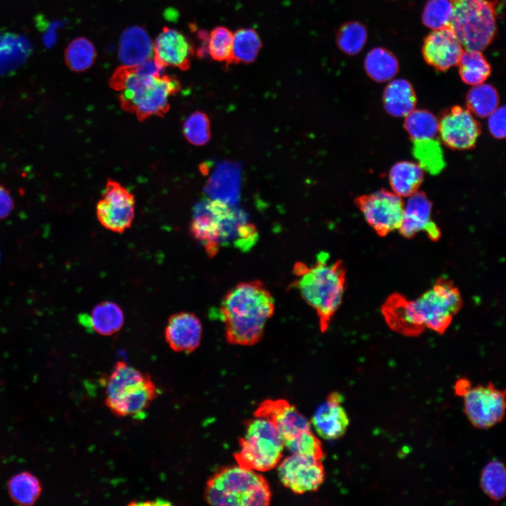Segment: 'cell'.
Returning a JSON list of instances; mask_svg holds the SVG:
<instances>
[{
	"label": "cell",
	"mask_w": 506,
	"mask_h": 506,
	"mask_svg": "<svg viewBox=\"0 0 506 506\" xmlns=\"http://www.w3.org/2000/svg\"><path fill=\"white\" fill-rule=\"evenodd\" d=\"M462 304L459 289L449 279L441 278L415 299L392 294L382 312L389 327L401 335L415 337L425 329L443 334Z\"/></svg>",
	"instance_id": "6da1fadb"
},
{
	"label": "cell",
	"mask_w": 506,
	"mask_h": 506,
	"mask_svg": "<svg viewBox=\"0 0 506 506\" xmlns=\"http://www.w3.org/2000/svg\"><path fill=\"white\" fill-rule=\"evenodd\" d=\"M274 311V298L263 282L238 283L226 292L220 305L226 341L239 346L257 344Z\"/></svg>",
	"instance_id": "7a4b0ae2"
},
{
	"label": "cell",
	"mask_w": 506,
	"mask_h": 506,
	"mask_svg": "<svg viewBox=\"0 0 506 506\" xmlns=\"http://www.w3.org/2000/svg\"><path fill=\"white\" fill-rule=\"evenodd\" d=\"M296 288L318 318L322 333L327 332L340 307L346 289V271L342 260L329 261L326 255L312 265L296 262L292 268Z\"/></svg>",
	"instance_id": "3957f363"
},
{
	"label": "cell",
	"mask_w": 506,
	"mask_h": 506,
	"mask_svg": "<svg viewBox=\"0 0 506 506\" xmlns=\"http://www.w3.org/2000/svg\"><path fill=\"white\" fill-rule=\"evenodd\" d=\"M112 89L119 92L122 108L139 121L151 116L163 117L169 110V99L181 88L179 81L167 74L148 75L136 66L122 65L110 79Z\"/></svg>",
	"instance_id": "277c9868"
},
{
	"label": "cell",
	"mask_w": 506,
	"mask_h": 506,
	"mask_svg": "<svg viewBox=\"0 0 506 506\" xmlns=\"http://www.w3.org/2000/svg\"><path fill=\"white\" fill-rule=\"evenodd\" d=\"M190 231L209 258L217 254L225 242L247 247L257 238L256 228L241 210L216 199H205L197 204Z\"/></svg>",
	"instance_id": "5b68a950"
},
{
	"label": "cell",
	"mask_w": 506,
	"mask_h": 506,
	"mask_svg": "<svg viewBox=\"0 0 506 506\" xmlns=\"http://www.w3.org/2000/svg\"><path fill=\"white\" fill-rule=\"evenodd\" d=\"M205 500L217 506H266L271 491L266 479L238 465L218 469L207 481Z\"/></svg>",
	"instance_id": "8992f818"
},
{
	"label": "cell",
	"mask_w": 506,
	"mask_h": 506,
	"mask_svg": "<svg viewBox=\"0 0 506 506\" xmlns=\"http://www.w3.org/2000/svg\"><path fill=\"white\" fill-rule=\"evenodd\" d=\"M157 394L149 375L119 361L107 379L105 402L117 416L141 418Z\"/></svg>",
	"instance_id": "52a82bcc"
},
{
	"label": "cell",
	"mask_w": 506,
	"mask_h": 506,
	"mask_svg": "<svg viewBox=\"0 0 506 506\" xmlns=\"http://www.w3.org/2000/svg\"><path fill=\"white\" fill-rule=\"evenodd\" d=\"M453 8L450 28L465 50L483 51L497 31V0H449Z\"/></svg>",
	"instance_id": "ba28073f"
},
{
	"label": "cell",
	"mask_w": 506,
	"mask_h": 506,
	"mask_svg": "<svg viewBox=\"0 0 506 506\" xmlns=\"http://www.w3.org/2000/svg\"><path fill=\"white\" fill-rule=\"evenodd\" d=\"M240 449L234 454L237 464L256 472L276 467L285 448L281 436L267 420L254 417L245 424V434L239 439Z\"/></svg>",
	"instance_id": "9c48e42d"
},
{
	"label": "cell",
	"mask_w": 506,
	"mask_h": 506,
	"mask_svg": "<svg viewBox=\"0 0 506 506\" xmlns=\"http://www.w3.org/2000/svg\"><path fill=\"white\" fill-rule=\"evenodd\" d=\"M355 203L378 235L384 237L398 229L404 203L401 197L394 192L382 189L358 197Z\"/></svg>",
	"instance_id": "30bf717a"
},
{
	"label": "cell",
	"mask_w": 506,
	"mask_h": 506,
	"mask_svg": "<svg viewBox=\"0 0 506 506\" xmlns=\"http://www.w3.org/2000/svg\"><path fill=\"white\" fill-rule=\"evenodd\" d=\"M463 398L464 413L475 428H491L505 417V390L498 389L491 382L486 385L472 387Z\"/></svg>",
	"instance_id": "8fae6325"
},
{
	"label": "cell",
	"mask_w": 506,
	"mask_h": 506,
	"mask_svg": "<svg viewBox=\"0 0 506 506\" xmlns=\"http://www.w3.org/2000/svg\"><path fill=\"white\" fill-rule=\"evenodd\" d=\"M134 215V196L119 183L108 179L96 205L100 224L111 231L123 233L131 226Z\"/></svg>",
	"instance_id": "7c38bea8"
},
{
	"label": "cell",
	"mask_w": 506,
	"mask_h": 506,
	"mask_svg": "<svg viewBox=\"0 0 506 506\" xmlns=\"http://www.w3.org/2000/svg\"><path fill=\"white\" fill-rule=\"evenodd\" d=\"M277 467L283 485L296 494L317 491L325 478L321 460L305 455L292 453Z\"/></svg>",
	"instance_id": "4fadbf2b"
},
{
	"label": "cell",
	"mask_w": 506,
	"mask_h": 506,
	"mask_svg": "<svg viewBox=\"0 0 506 506\" xmlns=\"http://www.w3.org/2000/svg\"><path fill=\"white\" fill-rule=\"evenodd\" d=\"M254 417L268 420L277 429L285 446L311 431V422L285 399H266L254 412Z\"/></svg>",
	"instance_id": "5bb4252c"
},
{
	"label": "cell",
	"mask_w": 506,
	"mask_h": 506,
	"mask_svg": "<svg viewBox=\"0 0 506 506\" xmlns=\"http://www.w3.org/2000/svg\"><path fill=\"white\" fill-rule=\"evenodd\" d=\"M479 122L467 108L454 106L439 120V134L448 147L466 150L474 146L480 134Z\"/></svg>",
	"instance_id": "9a60e30c"
},
{
	"label": "cell",
	"mask_w": 506,
	"mask_h": 506,
	"mask_svg": "<svg viewBox=\"0 0 506 506\" xmlns=\"http://www.w3.org/2000/svg\"><path fill=\"white\" fill-rule=\"evenodd\" d=\"M464 48L450 27L431 32L424 39L422 53L425 62L444 72L458 65Z\"/></svg>",
	"instance_id": "2e32d148"
},
{
	"label": "cell",
	"mask_w": 506,
	"mask_h": 506,
	"mask_svg": "<svg viewBox=\"0 0 506 506\" xmlns=\"http://www.w3.org/2000/svg\"><path fill=\"white\" fill-rule=\"evenodd\" d=\"M408 197L398 229L401 235L412 238L419 232L424 231L430 240L437 241L441 237V231L432 219L430 200L424 193L419 191Z\"/></svg>",
	"instance_id": "e0dca14e"
},
{
	"label": "cell",
	"mask_w": 506,
	"mask_h": 506,
	"mask_svg": "<svg viewBox=\"0 0 506 506\" xmlns=\"http://www.w3.org/2000/svg\"><path fill=\"white\" fill-rule=\"evenodd\" d=\"M194 52L193 45L183 34L167 27H163L153 44V57L164 67L187 70Z\"/></svg>",
	"instance_id": "ac0fdd59"
},
{
	"label": "cell",
	"mask_w": 506,
	"mask_h": 506,
	"mask_svg": "<svg viewBox=\"0 0 506 506\" xmlns=\"http://www.w3.org/2000/svg\"><path fill=\"white\" fill-rule=\"evenodd\" d=\"M343 397L332 392L316 410L311 424L323 439L335 440L342 437L349 425V415L342 406Z\"/></svg>",
	"instance_id": "d6986e66"
},
{
	"label": "cell",
	"mask_w": 506,
	"mask_h": 506,
	"mask_svg": "<svg viewBox=\"0 0 506 506\" xmlns=\"http://www.w3.org/2000/svg\"><path fill=\"white\" fill-rule=\"evenodd\" d=\"M202 325L195 314L181 312L170 316L164 330L166 342L177 352L190 353L200 344Z\"/></svg>",
	"instance_id": "ffe728a7"
},
{
	"label": "cell",
	"mask_w": 506,
	"mask_h": 506,
	"mask_svg": "<svg viewBox=\"0 0 506 506\" xmlns=\"http://www.w3.org/2000/svg\"><path fill=\"white\" fill-rule=\"evenodd\" d=\"M118 56L123 65L135 66L154 56L153 44L146 30L132 26L122 33Z\"/></svg>",
	"instance_id": "44dd1931"
},
{
	"label": "cell",
	"mask_w": 506,
	"mask_h": 506,
	"mask_svg": "<svg viewBox=\"0 0 506 506\" xmlns=\"http://www.w3.org/2000/svg\"><path fill=\"white\" fill-rule=\"evenodd\" d=\"M384 109L393 117H405L415 107L417 98L411 84L404 79L391 80L383 93Z\"/></svg>",
	"instance_id": "7402d4cb"
},
{
	"label": "cell",
	"mask_w": 506,
	"mask_h": 506,
	"mask_svg": "<svg viewBox=\"0 0 506 506\" xmlns=\"http://www.w3.org/2000/svg\"><path fill=\"white\" fill-rule=\"evenodd\" d=\"M423 178L419 164L409 161L396 163L389 174L391 189L400 197H408L418 191Z\"/></svg>",
	"instance_id": "603a6c76"
},
{
	"label": "cell",
	"mask_w": 506,
	"mask_h": 506,
	"mask_svg": "<svg viewBox=\"0 0 506 506\" xmlns=\"http://www.w3.org/2000/svg\"><path fill=\"white\" fill-rule=\"evenodd\" d=\"M364 68L368 77L377 82L392 79L399 70L396 57L388 49L375 47L366 55Z\"/></svg>",
	"instance_id": "cb8c5ba5"
},
{
	"label": "cell",
	"mask_w": 506,
	"mask_h": 506,
	"mask_svg": "<svg viewBox=\"0 0 506 506\" xmlns=\"http://www.w3.org/2000/svg\"><path fill=\"white\" fill-rule=\"evenodd\" d=\"M124 316L119 305L112 301H103L97 304L91 311L89 323L97 333L109 336L121 330Z\"/></svg>",
	"instance_id": "d4e9b609"
},
{
	"label": "cell",
	"mask_w": 506,
	"mask_h": 506,
	"mask_svg": "<svg viewBox=\"0 0 506 506\" xmlns=\"http://www.w3.org/2000/svg\"><path fill=\"white\" fill-rule=\"evenodd\" d=\"M457 65L462 81L472 86L484 83L491 73V66L481 51L464 49Z\"/></svg>",
	"instance_id": "484cf974"
},
{
	"label": "cell",
	"mask_w": 506,
	"mask_h": 506,
	"mask_svg": "<svg viewBox=\"0 0 506 506\" xmlns=\"http://www.w3.org/2000/svg\"><path fill=\"white\" fill-rule=\"evenodd\" d=\"M11 499L20 505H32L39 499L42 487L39 479L28 472L13 475L8 481Z\"/></svg>",
	"instance_id": "4316f807"
},
{
	"label": "cell",
	"mask_w": 506,
	"mask_h": 506,
	"mask_svg": "<svg viewBox=\"0 0 506 506\" xmlns=\"http://www.w3.org/2000/svg\"><path fill=\"white\" fill-rule=\"evenodd\" d=\"M466 103L469 112L479 117H487L499 105V95L491 84H480L469 91Z\"/></svg>",
	"instance_id": "83f0119b"
},
{
	"label": "cell",
	"mask_w": 506,
	"mask_h": 506,
	"mask_svg": "<svg viewBox=\"0 0 506 506\" xmlns=\"http://www.w3.org/2000/svg\"><path fill=\"white\" fill-rule=\"evenodd\" d=\"M480 486L491 500L498 502L505 498L506 470L501 461L493 460L485 465L480 476Z\"/></svg>",
	"instance_id": "f1b7e54d"
},
{
	"label": "cell",
	"mask_w": 506,
	"mask_h": 506,
	"mask_svg": "<svg viewBox=\"0 0 506 506\" xmlns=\"http://www.w3.org/2000/svg\"><path fill=\"white\" fill-rule=\"evenodd\" d=\"M404 126L413 141L434 138L439 134V120L425 110L414 109L405 117Z\"/></svg>",
	"instance_id": "f546056e"
},
{
	"label": "cell",
	"mask_w": 506,
	"mask_h": 506,
	"mask_svg": "<svg viewBox=\"0 0 506 506\" xmlns=\"http://www.w3.org/2000/svg\"><path fill=\"white\" fill-rule=\"evenodd\" d=\"M413 153L422 169L431 174H439L444 167L441 147L434 138L413 141Z\"/></svg>",
	"instance_id": "4dcf8cb0"
},
{
	"label": "cell",
	"mask_w": 506,
	"mask_h": 506,
	"mask_svg": "<svg viewBox=\"0 0 506 506\" xmlns=\"http://www.w3.org/2000/svg\"><path fill=\"white\" fill-rule=\"evenodd\" d=\"M261 42L257 32L242 28L233 34L231 62L252 63L257 57Z\"/></svg>",
	"instance_id": "1f68e13d"
},
{
	"label": "cell",
	"mask_w": 506,
	"mask_h": 506,
	"mask_svg": "<svg viewBox=\"0 0 506 506\" xmlns=\"http://www.w3.org/2000/svg\"><path fill=\"white\" fill-rule=\"evenodd\" d=\"M368 39L365 26L357 21L344 23L339 29L336 41L339 48L349 56H354L363 48Z\"/></svg>",
	"instance_id": "d6a6232c"
},
{
	"label": "cell",
	"mask_w": 506,
	"mask_h": 506,
	"mask_svg": "<svg viewBox=\"0 0 506 506\" xmlns=\"http://www.w3.org/2000/svg\"><path fill=\"white\" fill-rule=\"evenodd\" d=\"M96 57V51L93 44L84 37L72 41L65 53L67 67L74 72H83L89 69L93 64Z\"/></svg>",
	"instance_id": "836d02e7"
},
{
	"label": "cell",
	"mask_w": 506,
	"mask_h": 506,
	"mask_svg": "<svg viewBox=\"0 0 506 506\" xmlns=\"http://www.w3.org/2000/svg\"><path fill=\"white\" fill-rule=\"evenodd\" d=\"M453 8L449 0H428L424 7L422 21L432 30L450 27Z\"/></svg>",
	"instance_id": "e575fe53"
},
{
	"label": "cell",
	"mask_w": 506,
	"mask_h": 506,
	"mask_svg": "<svg viewBox=\"0 0 506 506\" xmlns=\"http://www.w3.org/2000/svg\"><path fill=\"white\" fill-rule=\"evenodd\" d=\"M233 34L226 27H217L209 34L207 49L212 59L231 62Z\"/></svg>",
	"instance_id": "d590c367"
},
{
	"label": "cell",
	"mask_w": 506,
	"mask_h": 506,
	"mask_svg": "<svg viewBox=\"0 0 506 506\" xmlns=\"http://www.w3.org/2000/svg\"><path fill=\"white\" fill-rule=\"evenodd\" d=\"M183 134L186 140L194 145H203L210 138L209 120L206 114L195 112L186 120Z\"/></svg>",
	"instance_id": "8d00e7d4"
},
{
	"label": "cell",
	"mask_w": 506,
	"mask_h": 506,
	"mask_svg": "<svg viewBox=\"0 0 506 506\" xmlns=\"http://www.w3.org/2000/svg\"><path fill=\"white\" fill-rule=\"evenodd\" d=\"M488 118L490 133L495 138L501 139L505 136V108L498 107Z\"/></svg>",
	"instance_id": "74e56055"
},
{
	"label": "cell",
	"mask_w": 506,
	"mask_h": 506,
	"mask_svg": "<svg viewBox=\"0 0 506 506\" xmlns=\"http://www.w3.org/2000/svg\"><path fill=\"white\" fill-rule=\"evenodd\" d=\"M14 207V202L10 192L0 185V219L7 217Z\"/></svg>",
	"instance_id": "f35d334b"
},
{
	"label": "cell",
	"mask_w": 506,
	"mask_h": 506,
	"mask_svg": "<svg viewBox=\"0 0 506 506\" xmlns=\"http://www.w3.org/2000/svg\"><path fill=\"white\" fill-rule=\"evenodd\" d=\"M472 383L466 377H461L455 384L454 391L455 395L462 396L471 389Z\"/></svg>",
	"instance_id": "ab89813d"
}]
</instances>
